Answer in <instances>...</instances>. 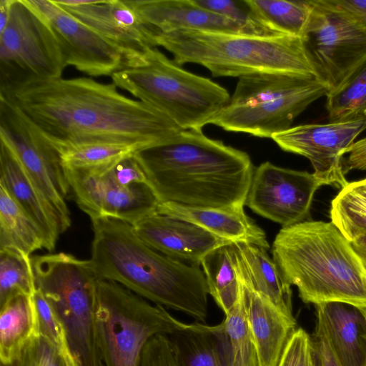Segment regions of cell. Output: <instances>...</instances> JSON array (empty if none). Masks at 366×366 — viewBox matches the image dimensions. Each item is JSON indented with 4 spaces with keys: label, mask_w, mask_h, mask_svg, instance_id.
Instances as JSON below:
<instances>
[{
    "label": "cell",
    "mask_w": 366,
    "mask_h": 366,
    "mask_svg": "<svg viewBox=\"0 0 366 366\" xmlns=\"http://www.w3.org/2000/svg\"><path fill=\"white\" fill-rule=\"evenodd\" d=\"M366 28V0H334Z\"/></svg>",
    "instance_id": "obj_42"
},
{
    "label": "cell",
    "mask_w": 366,
    "mask_h": 366,
    "mask_svg": "<svg viewBox=\"0 0 366 366\" xmlns=\"http://www.w3.org/2000/svg\"><path fill=\"white\" fill-rule=\"evenodd\" d=\"M136 234L154 250L199 265L215 248L232 243L189 222L154 212L132 224Z\"/></svg>",
    "instance_id": "obj_18"
},
{
    "label": "cell",
    "mask_w": 366,
    "mask_h": 366,
    "mask_svg": "<svg viewBox=\"0 0 366 366\" xmlns=\"http://www.w3.org/2000/svg\"><path fill=\"white\" fill-rule=\"evenodd\" d=\"M0 183L31 219L40 227L46 249L53 252L61 234L58 218L16 156L1 144Z\"/></svg>",
    "instance_id": "obj_23"
},
{
    "label": "cell",
    "mask_w": 366,
    "mask_h": 366,
    "mask_svg": "<svg viewBox=\"0 0 366 366\" xmlns=\"http://www.w3.org/2000/svg\"><path fill=\"white\" fill-rule=\"evenodd\" d=\"M200 264L206 279L209 295L227 315L234 306L239 290L233 260L232 242L218 247L208 253Z\"/></svg>",
    "instance_id": "obj_29"
},
{
    "label": "cell",
    "mask_w": 366,
    "mask_h": 366,
    "mask_svg": "<svg viewBox=\"0 0 366 366\" xmlns=\"http://www.w3.org/2000/svg\"><path fill=\"white\" fill-rule=\"evenodd\" d=\"M12 0H0V31L6 26L10 14Z\"/></svg>",
    "instance_id": "obj_44"
},
{
    "label": "cell",
    "mask_w": 366,
    "mask_h": 366,
    "mask_svg": "<svg viewBox=\"0 0 366 366\" xmlns=\"http://www.w3.org/2000/svg\"><path fill=\"white\" fill-rule=\"evenodd\" d=\"M1 366H14L13 365V363H10V364H3V363H1Z\"/></svg>",
    "instance_id": "obj_46"
},
{
    "label": "cell",
    "mask_w": 366,
    "mask_h": 366,
    "mask_svg": "<svg viewBox=\"0 0 366 366\" xmlns=\"http://www.w3.org/2000/svg\"><path fill=\"white\" fill-rule=\"evenodd\" d=\"M235 259L252 286L266 296L284 315L295 320L292 290L267 249L249 243L232 242Z\"/></svg>",
    "instance_id": "obj_25"
},
{
    "label": "cell",
    "mask_w": 366,
    "mask_h": 366,
    "mask_svg": "<svg viewBox=\"0 0 366 366\" xmlns=\"http://www.w3.org/2000/svg\"><path fill=\"white\" fill-rule=\"evenodd\" d=\"M33 297L37 314L39 335L61 352L68 344L65 330L59 315L37 287Z\"/></svg>",
    "instance_id": "obj_36"
},
{
    "label": "cell",
    "mask_w": 366,
    "mask_h": 366,
    "mask_svg": "<svg viewBox=\"0 0 366 366\" xmlns=\"http://www.w3.org/2000/svg\"><path fill=\"white\" fill-rule=\"evenodd\" d=\"M14 366H66L61 352L40 335L24 347Z\"/></svg>",
    "instance_id": "obj_38"
},
{
    "label": "cell",
    "mask_w": 366,
    "mask_h": 366,
    "mask_svg": "<svg viewBox=\"0 0 366 366\" xmlns=\"http://www.w3.org/2000/svg\"><path fill=\"white\" fill-rule=\"evenodd\" d=\"M233 260L243 285L247 320L259 366H277L286 343L295 330L296 321L287 317L252 286L235 259L234 248Z\"/></svg>",
    "instance_id": "obj_19"
},
{
    "label": "cell",
    "mask_w": 366,
    "mask_h": 366,
    "mask_svg": "<svg viewBox=\"0 0 366 366\" xmlns=\"http://www.w3.org/2000/svg\"><path fill=\"white\" fill-rule=\"evenodd\" d=\"M89 218L94 233L90 260L100 280L116 282L154 304L205 321L209 292L198 264L154 250L126 222Z\"/></svg>",
    "instance_id": "obj_3"
},
{
    "label": "cell",
    "mask_w": 366,
    "mask_h": 366,
    "mask_svg": "<svg viewBox=\"0 0 366 366\" xmlns=\"http://www.w3.org/2000/svg\"><path fill=\"white\" fill-rule=\"evenodd\" d=\"M312 341L317 366H341L322 331L316 327Z\"/></svg>",
    "instance_id": "obj_41"
},
{
    "label": "cell",
    "mask_w": 366,
    "mask_h": 366,
    "mask_svg": "<svg viewBox=\"0 0 366 366\" xmlns=\"http://www.w3.org/2000/svg\"><path fill=\"white\" fill-rule=\"evenodd\" d=\"M153 30H182L252 34L239 23L207 10L194 0H127Z\"/></svg>",
    "instance_id": "obj_20"
},
{
    "label": "cell",
    "mask_w": 366,
    "mask_h": 366,
    "mask_svg": "<svg viewBox=\"0 0 366 366\" xmlns=\"http://www.w3.org/2000/svg\"><path fill=\"white\" fill-rule=\"evenodd\" d=\"M330 122L366 118V61L326 96Z\"/></svg>",
    "instance_id": "obj_30"
},
{
    "label": "cell",
    "mask_w": 366,
    "mask_h": 366,
    "mask_svg": "<svg viewBox=\"0 0 366 366\" xmlns=\"http://www.w3.org/2000/svg\"><path fill=\"white\" fill-rule=\"evenodd\" d=\"M160 202L244 208L254 167L246 152L202 130H180L136 152Z\"/></svg>",
    "instance_id": "obj_2"
},
{
    "label": "cell",
    "mask_w": 366,
    "mask_h": 366,
    "mask_svg": "<svg viewBox=\"0 0 366 366\" xmlns=\"http://www.w3.org/2000/svg\"><path fill=\"white\" fill-rule=\"evenodd\" d=\"M156 212L189 222L231 242L252 244L267 250L269 248L264 231L246 214L244 208H219L160 202Z\"/></svg>",
    "instance_id": "obj_22"
},
{
    "label": "cell",
    "mask_w": 366,
    "mask_h": 366,
    "mask_svg": "<svg viewBox=\"0 0 366 366\" xmlns=\"http://www.w3.org/2000/svg\"><path fill=\"white\" fill-rule=\"evenodd\" d=\"M62 167L89 169L114 163L139 152L136 148L116 144H89L54 148Z\"/></svg>",
    "instance_id": "obj_33"
},
{
    "label": "cell",
    "mask_w": 366,
    "mask_h": 366,
    "mask_svg": "<svg viewBox=\"0 0 366 366\" xmlns=\"http://www.w3.org/2000/svg\"><path fill=\"white\" fill-rule=\"evenodd\" d=\"M63 168L76 204L89 217H112L132 225L156 212L160 202L149 184L124 187L89 169Z\"/></svg>",
    "instance_id": "obj_16"
},
{
    "label": "cell",
    "mask_w": 366,
    "mask_h": 366,
    "mask_svg": "<svg viewBox=\"0 0 366 366\" xmlns=\"http://www.w3.org/2000/svg\"><path fill=\"white\" fill-rule=\"evenodd\" d=\"M238 280L239 290L237 302L223 320L232 345L234 366H259L247 320L243 285L239 277Z\"/></svg>",
    "instance_id": "obj_34"
},
{
    "label": "cell",
    "mask_w": 366,
    "mask_h": 366,
    "mask_svg": "<svg viewBox=\"0 0 366 366\" xmlns=\"http://www.w3.org/2000/svg\"><path fill=\"white\" fill-rule=\"evenodd\" d=\"M54 148L116 144L138 151L182 130L150 105L122 94L112 82L59 77L0 92Z\"/></svg>",
    "instance_id": "obj_1"
},
{
    "label": "cell",
    "mask_w": 366,
    "mask_h": 366,
    "mask_svg": "<svg viewBox=\"0 0 366 366\" xmlns=\"http://www.w3.org/2000/svg\"><path fill=\"white\" fill-rule=\"evenodd\" d=\"M0 139L16 156L53 209L61 234L66 232L71 224L66 202L70 189L59 156L20 112L1 97Z\"/></svg>",
    "instance_id": "obj_12"
},
{
    "label": "cell",
    "mask_w": 366,
    "mask_h": 366,
    "mask_svg": "<svg viewBox=\"0 0 366 366\" xmlns=\"http://www.w3.org/2000/svg\"><path fill=\"white\" fill-rule=\"evenodd\" d=\"M202 8L237 21L252 34L257 36L281 35L261 24L252 14L245 0H194Z\"/></svg>",
    "instance_id": "obj_35"
},
{
    "label": "cell",
    "mask_w": 366,
    "mask_h": 366,
    "mask_svg": "<svg viewBox=\"0 0 366 366\" xmlns=\"http://www.w3.org/2000/svg\"><path fill=\"white\" fill-rule=\"evenodd\" d=\"M348 157L342 161V168L346 174L352 169L366 170V137L352 144L344 152Z\"/></svg>",
    "instance_id": "obj_40"
},
{
    "label": "cell",
    "mask_w": 366,
    "mask_h": 366,
    "mask_svg": "<svg viewBox=\"0 0 366 366\" xmlns=\"http://www.w3.org/2000/svg\"><path fill=\"white\" fill-rule=\"evenodd\" d=\"M104 179L121 186L149 184L146 172L136 153L108 165L89 168Z\"/></svg>",
    "instance_id": "obj_37"
},
{
    "label": "cell",
    "mask_w": 366,
    "mask_h": 366,
    "mask_svg": "<svg viewBox=\"0 0 366 366\" xmlns=\"http://www.w3.org/2000/svg\"><path fill=\"white\" fill-rule=\"evenodd\" d=\"M277 366H317L312 339L305 330L298 328L292 333Z\"/></svg>",
    "instance_id": "obj_39"
},
{
    "label": "cell",
    "mask_w": 366,
    "mask_h": 366,
    "mask_svg": "<svg viewBox=\"0 0 366 366\" xmlns=\"http://www.w3.org/2000/svg\"><path fill=\"white\" fill-rule=\"evenodd\" d=\"M317 327L341 366H366V308L342 302L316 305Z\"/></svg>",
    "instance_id": "obj_21"
},
{
    "label": "cell",
    "mask_w": 366,
    "mask_h": 366,
    "mask_svg": "<svg viewBox=\"0 0 366 366\" xmlns=\"http://www.w3.org/2000/svg\"><path fill=\"white\" fill-rule=\"evenodd\" d=\"M272 253L284 280L297 287L305 303L342 302L366 308V268L332 222L282 227Z\"/></svg>",
    "instance_id": "obj_4"
},
{
    "label": "cell",
    "mask_w": 366,
    "mask_h": 366,
    "mask_svg": "<svg viewBox=\"0 0 366 366\" xmlns=\"http://www.w3.org/2000/svg\"><path fill=\"white\" fill-rule=\"evenodd\" d=\"M49 25L66 66L92 76H112L135 66L132 59L94 30L75 19L54 0H27Z\"/></svg>",
    "instance_id": "obj_14"
},
{
    "label": "cell",
    "mask_w": 366,
    "mask_h": 366,
    "mask_svg": "<svg viewBox=\"0 0 366 366\" xmlns=\"http://www.w3.org/2000/svg\"><path fill=\"white\" fill-rule=\"evenodd\" d=\"M36 290L30 256L14 249H0V306L18 295L33 296Z\"/></svg>",
    "instance_id": "obj_32"
},
{
    "label": "cell",
    "mask_w": 366,
    "mask_h": 366,
    "mask_svg": "<svg viewBox=\"0 0 366 366\" xmlns=\"http://www.w3.org/2000/svg\"><path fill=\"white\" fill-rule=\"evenodd\" d=\"M46 247L40 227L0 183V249H14L30 256Z\"/></svg>",
    "instance_id": "obj_27"
},
{
    "label": "cell",
    "mask_w": 366,
    "mask_h": 366,
    "mask_svg": "<svg viewBox=\"0 0 366 366\" xmlns=\"http://www.w3.org/2000/svg\"><path fill=\"white\" fill-rule=\"evenodd\" d=\"M350 242L353 249L366 268V232L359 234Z\"/></svg>",
    "instance_id": "obj_43"
},
{
    "label": "cell",
    "mask_w": 366,
    "mask_h": 366,
    "mask_svg": "<svg viewBox=\"0 0 366 366\" xmlns=\"http://www.w3.org/2000/svg\"><path fill=\"white\" fill-rule=\"evenodd\" d=\"M152 43L169 51L178 65L197 64L213 76L239 78L282 72L320 79L303 39L299 37L152 29Z\"/></svg>",
    "instance_id": "obj_5"
},
{
    "label": "cell",
    "mask_w": 366,
    "mask_h": 366,
    "mask_svg": "<svg viewBox=\"0 0 366 366\" xmlns=\"http://www.w3.org/2000/svg\"><path fill=\"white\" fill-rule=\"evenodd\" d=\"M94 320L104 366H139L144 347L152 337L184 330L192 324L105 280L98 285Z\"/></svg>",
    "instance_id": "obj_9"
},
{
    "label": "cell",
    "mask_w": 366,
    "mask_h": 366,
    "mask_svg": "<svg viewBox=\"0 0 366 366\" xmlns=\"http://www.w3.org/2000/svg\"><path fill=\"white\" fill-rule=\"evenodd\" d=\"M365 129L366 118L291 127L271 139L282 150L308 159L323 185L342 189L348 183L342 168L344 152Z\"/></svg>",
    "instance_id": "obj_15"
},
{
    "label": "cell",
    "mask_w": 366,
    "mask_h": 366,
    "mask_svg": "<svg viewBox=\"0 0 366 366\" xmlns=\"http://www.w3.org/2000/svg\"><path fill=\"white\" fill-rule=\"evenodd\" d=\"M66 65L48 23L27 0H12L0 31V92L62 76Z\"/></svg>",
    "instance_id": "obj_10"
},
{
    "label": "cell",
    "mask_w": 366,
    "mask_h": 366,
    "mask_svg": "<svg viewBox=\"0 0 366 366\" xmlns=\"http://www.w3.org/2000/svg\"><path fill=\"white\" fill-rule=\"evenodd\" d=\"M254 17L273 32L304 39L312 6L308 1L245 0Z\"/></svg>",
    "instance_id": "obj_28"
},
{
    "label": "cell",
    "mask_w": 366,
    "mask_h": 366,
    "mask_svg": "<svg viewBox=\"0 0 366 366\" xmlns=\"http://www.w3.org/2000/svg\"><path fill=\"white\" fill-rule=\"evenodd\" d=\"M330 90L316 76L282 72L243 76L210 124L228 132L272 138L290 128L297 117Z\"/></svg>",
    "instance_id": "obj_7"
},
{
    "label": "cell",
    "mask_w": 366,
    "mask_h": 366,
    "mask_svg": "<svg viewBox=\"0 0 366 366\" xmlns=\"http://www.w3.org/2000/svg\"><path fill=\"white\" fill-rule=\"evenodd\" d=\"M168 336L179 366H234L232 345L223 321L212 326L194 322Z\"/></svg>",
    "instance_id": "obj_24"
},
{
    "label": "cell",
    "mask_w": 366,
    "mask_h": 366,
    "mask_svg": "<svg viewBox=\"0 0 366 366\" xmlns=\"http://www.w3.org/2000/svg\"><path fill=\"white\" fill-rule=\"evenodd\" d=\"M39 335L33 296L18 295L0 306V360L10 364Z\"/></svg>",
    "instance_id": "obj_26"
},
{
    "label": "cell",
    "mask_w": 366,
    "mask_h": 366,
    "mask_svg": "<svg viewBox=\"0 0 366 366\" xmlns=\"http://www.w3.org/2000/svg\"><path fill=\"white\" fill-rule=\"evenodd\" d=\"M36 287L54 307L79 366H104L95 327L99 281L90 259L60 252L31 258Z\"/></svg>",
    "instance_id": "obj_8"
},
{
    "label": "cell",
    "mask_w": 366,
    "mask_h": 366,
    "mask_svg": "<svg viewBox=\"0 0 366 366\" xmlns=\"http://www.w3.org/2000/svg\"><path fill=\"white\" fill-rule=\"evenodd\" d=\"M61 353L66 366H79L75 357L70 352L69 346H66L64 350H62Z\"/></svg>",
    "instance_id": "obj_45"
},
{
    "label": "cell",
    "mask_w": 366,
    "mask_h": 366,
    "mask_svg": "<svg viewBox=\"0 0 366 366\" xmlns=\"http://www.w3.org/2000/svg\"><path fill=\"white\" fill-rule=\"evenodd\" d=\"M303 39L319 77L336 87L366 61V28L334 0H310Z\"/></svg>",
    "instance_id": "obj_11"
},
{
    "label": "cell",
    "mask_w": 366,
    "mask_h": 366,
    "mask_svg": "<svg viewBox=\"0 0 366 366\" xmlns=\"http://www.w3.org/2000/svg\"><path fill=\"white\" fill-rule=\"evenodd\" d=\"M330 217L350 242L366 232V178L341 189L331 202Z\"/></svg>",
    "instance_id": "obj_31"
},
{
    "label": "cell",
    "mask_w": 366,
    "mask_h": 366,
    "mask_svg": "<svg viewBox=\"0 0 366 366\" xmlns=\"http://www.w3.org/2000/svg\"><path fill=\"white\" fill-rule=\"evenodd\" d=\"M111 78L118 88L154 107L182 130H202L230 99L225 88L182 69L157 47L147 52L141 64Z\"/></svg>",
    "instance_id": "obj_6"
},
{
    "label": "cell",
    "mask_w": 366,
    "mask_h": 366,
    "mask_svg": "<svg viewBox=\"0 0 366 366\" xmlns=\"http://www.w3.org/2000/svg\"><path fill=\"white\" fill-rule=\"evenodd\" d=\"M322 182L313 173L264 162L254 169L245 205L282 227L303 222Z\"/></svg>",
    "instance_id": "obj_13"
},
{
    "label": "cell",
    "mask_w": 366,
    "mask_h": 366,
    "mask_svg": "<svg viewBox=\"0 0 366 366\" xmlns=\"http://www.w3.org/2000/svg\"><path fill=\"white\" fill-rule=\"evenodd\" d=\"M56 4L126 54L135 66L142 63L150 49L155 47L151 26L127 0H84L74 6Z\"/></svg>",
    "instance_id": "obj_17"
}]
</instances>
